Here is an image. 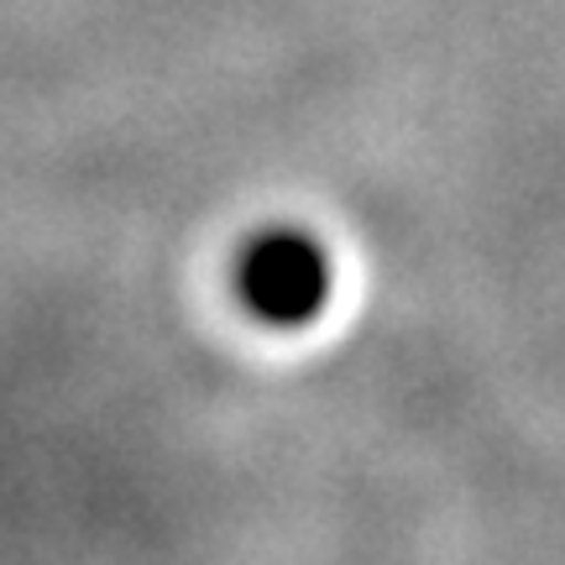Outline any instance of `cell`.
Returning <instances> with one entry per match:
<instances>
[{
    "mask_svg": "<svg viewBox=\"0 0 565 565\" xmlns=\"http://www.w3.org/2000/svg\"><path fill=\"white\" fill-rule=\"evenodd\" d=\"M231 282H236V303L257 324L299 330L320 320V309L330 303V257L320 236L299 225H267L242 242Z\"/></svg>",
    "mask_w": 565,
    "mask_h": 565,
    "instance_id": "cell-1",
    "label": "cell"
}]
</instances>
